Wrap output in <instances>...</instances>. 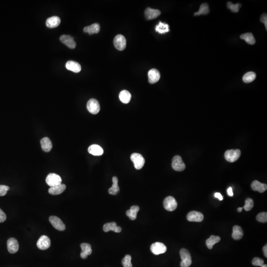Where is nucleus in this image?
Here are the masks:
<instances>
[{"instance_id":"obj_1","label":"nucleus","mask_w":267,"mask_h":267,"mask_svg":"<svg viewBox=\"0 0 267 267\" xmlns=\"http://www.w3.org/2000/svg\"><path fill=\"white\" fill-rule=\"evenodd\" d=\"M182 261L180 263L181 267H189L192 263L190 253L187 249L182 248L180 252Z\"/></svg>"},{"instance_id":"obj_2","label":"nucleus","mask_w":267,"mask_h":267,"mask_svg":"<svg viewBox=\"0 0 267 267\" xmlns=\"http://www.w3.org/2000/svg\"><path fill=\"white\" fill-rule=\"evenodd\" d=\"M131 159L133 162L136 169L140 170L143 168L145 163V159L140 154L134 153L131 155Z\"/></svg>"},{"instance_id":"obj_3","label":"nucleus","mask_w":267,"mask_h":267,"mask_svg":"<svg viewBox=\"0 0 267 267\" xmlns=\"http://www.w3.org/2000/svg\"><path fill=\"white\" fill-rule=\"evenodd\" d=\"M241 155V151L239 149L228 150L225 153V158L227 161L229 162H234L239 159Z\"/></svg>"},{"instance_id":"obj_4","label":"nucleus","mask_w":267,"mask_h":267,"mask_svg":"<svg viewBox=\"0 0 267 267\" xmlns=\"http://www.w3.org/2000/svg\"><path fill=\"white\" fill-rule=\"evenodd\" d=\"M177 201L173 196H167L164 200V207L167 211H174L177 208Z\"/></svg>"},{"instance_id":"obj_5","label":"nucleus","mask_w":267,"mask_h":267,"mask_svg":"<svg viewBox=\"0 0 267 267\" xmlns=\"http://www.w3.org/2000/svg\"><path fill=\"white\" fill-rule=\"evenodd\" d=\"M46 182L50 187L61 184L62 179L58 175L55 173H50L48 175L46 179Z\"/></svg>"},{"instance_id":"obj_6","label":"nucleus","mask_w":267,"mask_h":267,"mask_svg":"<svg viewBox=\"0 0 267 267\" xmlns=\"http://www.w3.org/2000/svg\"><path fill=\"white\" fill-rule=\"evenodd\" d=\"M172 167L174 170L177 171H184L185 168V164L179 155H176L172 159Z\"/></svg>"},{"instance_id":"obj_7","label":"nucleus","mask_w":267,"mask_h":267,"mask_svg":"<svg viewBox=\"0 0 267 267\" xmlns=\"http://www.w3.org/2000/svg\"><path fill=\"white\" fill-rule=\"evenodd\" d=\"M87 108L91 113L96 114L100 110V105L98 100L96 99H91L88 101Z\"/></svg>"},{"instance_id":"obj_8","label":"nucleus","mask_w":267,"mask_h":267,"mask_svg":"<svg viewBox=\"0 0 267 267\" xmlns=\"http://www.w3.org/2000/svg\"><path fill=\"white\" fill-rule=\"evenodd\" d=\"M150 250L154 255H158L164 253L167 251V247L163 243L156 242L151 245Z\"/></svg>"},{"instance_id":"obj_9","label":"nucleus","mask_w":267,"mask_h":267,"mask_svg":"<svg viewBox=\"0 0 267 267\" xmlns=\"http://www.w3.org/2000/svg\"><path fill=\"white\" fill-rule=\"evenodd\" d=\"M49 221L51 224L52 225V226L57 230L64 231L66 228L65 224L59 218V217L55 216H51L49 218Z\"/></svg>"},{"instance_id":"obj_10","label":"nucleus","mask_w":267,"mask_h":267,"mask_svg":"<svg viewBox=\"0 0 267 267\" xmlns=\"http://www.w3.org/2000/svg\"><path fill=\"white\" fill-rule=\"evenodd\" d=\"M113 43L115 47L119 51H123L126 47V40L122 35L116 36L114 39Z\"/></svg>"},{"instance_id":"obj_11","label":"nucleus","mask_w":267,"mask_h":267,"mask_svg":"<svg viewBox=\"0 0 267 267\" xmlns=\"http://www.w3.org/2000/svg\"><path fill=\"white\" fill-rule=\"evenodd\" d=\"M51 240L49 237L46 235H42L37 241V246L41 250H46L51 247Z\"/></svg>"},{"instance_id":"obj_12","label":"nucleus","mask_w":267,"mask_h":267,"mask_svg":"<svg viewBox=\"0 0 267 267\" xmlns=\"http://www.w3.org/2000/svg\"><path fill=\"white\" fill-rule=\"evenodd\" d=\"M187 220L189 222H201L203 220V215L198 211H193L187 215Z\"/></svg>"},{"instance_id":"obj_13","label":"nucleus","mask_w":267,"mask_h":267,"mask_svg":"<svg viewBox=\"0 0 267 267\" xmlns=\"http://www.w3.org/2000/svg\"><path fill=\"white\" fill-rule=\"evenodd\" d=\"M60 41L70 49H74L76 46V43L71 36L63 35L60 37Z\"/></svg>"},{"instance_id":"obj_14","label":"nucleus","mask_w":267,"mask_h":267,"mask_svg":"<svg viewBox=\"0 0 267 267\" xmlns=\"http://www.w3.org/2000/svg\"><path fill=\"white\" fill-rule=\"evenodd\" d=\"M7 250L11 254L16 253L19 249V244L15 238H10L7 242Z\"/></svg>"},{"instance_id":"obj_15","label":"nucleus","mask_w":267,"mask_h":267,"mask_svg":"<svg viewBox=\"0 0 267 267\" xmlns=\"http://www.w3.org/2000/svg\"><path fill=\"white\" fill-rule=\"evenodd\" d=\"M148 78L149 83L154 84L160 79V72L156 69H151L148 72Z\"/></svg>"},{"instance_id":"obj_16","label":"nucleus","mask_w":267,"mask_h":267,"mask_svg":"<svg viewBox=\"0 0 267 267\" xmlns=\"http://www.w3.org/2000/svg\"><path fill=\"white\" fill-rule=\"evenodd\" d=\"M161 12L158 10L148 7L145 12V18L148 20H152L157 18L160 16Z\"/></svg>"},{"instance_id":"obj_17","label":"nucleus","mask_w":267,"mask_h":267,"mask_svg":"<svg viewBox=\"0 0 267 267\" xmlns=\"http://www.w3.org/2000/svg\"><path fill=\"white\" fill-rule=\"evenodd\" d=\"M251 188L254 191H257L259 193H263L267 190V185L255 180H254L251 184Z\"/></svg>"},{"instance_id":"obj_18","label":"nucleus","mask_w":267,"mask_h":267,"mask_svg":"<svg viewBox=\"0 0 267 267\" xmlns=\"http://www.w3.org/2000/svg\"><path fill=\"white\" fill-rule=\"evenodd\" d=\"M65 66L67 69L75 73H78L80 72L81 70V66L76 61H72V60L67 61Z\"/></svg>"},{"instance_id":"obj_19","label":"nucleus","mask_w":267,"mask_h":267,"mask_svg":"<svg viewBox=\"0 0 267 267\" xmlns=\"http://www.w3.org/2000/svg\"><path fill=\"white\" fill-rule=\"evenodd\" d=\"M66 188V185L61 184L59 185L51 187L49 189V193L52 195H59L62 194L65 190Z\"/></svg>"},{"instance_id":"obj_20","label":"nucleus","mask_w":267,"mask_h":267,"mask_svg":"<svg viewBox=\"0 0 267 267\" xmlns=\"http://www.w3.org/2000/svg\"><path fill=\"white\" fill-rule=\"evenodd\" d=\"M88 151L90 154L95 156H100L104 154L103 149L98 145H93L89 146Z\"/></svg>"},{"instance_id":"obj_21","label":"nucleus","mask_w":267,"mask_h":267,"mask_svg":"<svg viewBox=\"0 0 267 267\" xmlns=\"http://www.w3.org/2000/svg\"><path fill=\"white\" fill-rule=\"evenodd\" d=\"M46 25L49 28H55L60 24V19L58 16H54L49 17L46 21Z\"/></svg>"},{"instance_id":"obj_22","label":"nucleus","mask_w":267,"mask_h":267,"mask_svg":"<svg viewBox=\"0 0 267 267\" xmlns=\"http://www.w3.org/2000/svg\"><path fill=\"white\" fill-rule=\"evenodd\" d=\"M243 235V231L240 226L235 225L233 228L232 238L234 240H239L242 239Z\"/></svg>"},{"instance_id":"obj_23","label":"nucleus","mask_w":267,"mask_h":267,"mask_svg":"<svg viewBox=\"0 0 267 267\" xmlns=\"http://www.w3.org/2000/svg\"><path fill=\"white\" fill-rule=\"evenodd\" d=\"M41 145L43 150L46 153L50 152L53 147L51 140L47 137L44 138L41 140Z\"/></svg>"},{"instance_id":"obj_24","label":"nucleus","mask_w":267,"mask_h":267,"mask_svg":"<svg viewBox=\"0 0 267 267\" xmlns=\"http://www.w3.org/2000/svg\"><path fill=\"white\" fill-rule=\"evenodd\" d=\"M139 210L140 208L139 206L133 205L131 207L130 209L127 210L126 214L131 220L134 221L137 218V213Z\"/></svg>"},{"instance_id":"obj_25","label":"nucleus","mask_w":267,"mask_h":267,"mask_svg":"<svg viewBox=\"0 0 267 267\" xmlns=\"http://www.w3.org/2000/svg\"><path fill=\"white\" fill-rule=\"evenodd\" d=\"M100 25L98 23H94L91 25L86 26L84 28V31L89 33V34H93L99 33L100 31Z\"/></svg>"},{"instance_id":"obj_26","label":"nucleus","mask_w":267,"mask_h":267,"mask_svg":"<svg viewBox=\"0 0 267 267\" xmlns=\"http://www.w3.org/2000/svg\"><path fill=\"white\" fill-rule=\"evenodd\" d=\"M112 182H113V184L112 187L109 189V193L111 195H116L118 194L120 190L119 187L118 185V178L115 176L113 177Z\"/></svg>"},{"instance_id":"obj_27","label":"nucleus","mask_w":267,"mask_h":267,"mask_svg":"<svg viewBox=\"0 0 267 267\" xmlns=\"http://www.w3.org/2000/svg\"><path fill=\"white\" fill-rule=\"evenodd\" d=\"M220 240H221V238L219 236L211 235L210 238L206 240V246L209 249H212L213 245L217 243H218Z\"/></svg>"},{"instance_id":"obj_28","label":"nucleus","mask_w":267,"mask_h":267,"mask_svg":"<svg viewBox=\"0 0 267 267\" xmlns=\"http://www.w3.org/2000/svg\"><path fill=\"white\" fill-rule=\"evenodd\" d=\"M169 30L168 24L166 23H162L161 21H160L158 24L155 27L156 32L161 34L168 32Z\"/></svg>"},{"instance_id":"obj_29","label":"nucleus","mask_w":267,"mask_h":267,"mask_svg":"<svg viewBox=\"0 0 267 267\" xmlns=\"http://www.w3.org/2000/svg\"><path fill=\"white\" fill-rule=\"evenodd\" d=\"M120 100L124 104H128L131 99V95L130 92L127 90H123L120 93Z\"/></svg>"},{"instance_id":"obj_30","label":"nucleus","mask_w":267,"mask_h":267,"mask_svg":"<svg viewBox=\"0 0 267 267\" xmlns=\"http://www.w3.org/2000/svg\"><path fill=\"white\" fill-rule=\"evenodd\" d=\"M240 38L243 40L245 41L248 44L251 45H253L254 44H255L256 42L255 38L254 37L252 33H247L243 34H242L240 36Z\"/></svg>"},{"instance_id":"obj_31","label":"nucleus","mask_w":267,"mask_h":267,"mask_svg":"<svg viewBox=\"0 0 267 267\" xmlns=\"http://www.w3.org/2000/svg\"><path fill=\"white\" fill-rule=\"evenodd\" d=\"M210 12L209 6L207 3H203L200 6V9L198 12L194 13V16L207 15Z\"/></svg>"},{"instance_id":"obj_32","label":"nucleus","mask_w":267,"mask_h":267,"mask_svg":"<svg viewBox=\"0 0 267 267\" xmlns=\"http://www.w3.org/2000/svg\"><path fill=\"white\" fill-rule=\"evenodd\" d=\"M256 75L253 72H249L246 73L243 78V81L245 83H249L252 82L255 79Z\"/></svg>"},{"instance_id":"obj_33","label":"nucleus","mask_w":267,"mask_h":267,"mask_svg":"<svg viewBox=\"0 0 267 267\" xmlns=\"http://www.w3.org/2000/svg\"><path fill=\"white\" fill-rule=\"evenodd\" d=\"M80 247L82 249V252L86 254L87 256L90 255L92 253L91 245L89 243H83L82 244H81Z\"/></svg>"},{"instance_id":"obj_34","label":"nucleus","mask_w":267,"mask_h":267,"mask_svg":"<svg viewBox=\"0 0 267 267\" xmlns=\"http://www.w3.org/2000/svg\"><path fill=\"white\" fill-rule=\"evenodd\" d=\"M116 226H117V224L115 222L107 223L104 225L103 230L105 232H108L110 231H114Z\"/></svg>"},{"instance_id":"obj_35","label":"nucleus","mask_w":267,"mask_h":267,"mask_svg":"<svg viewBox=\"0 0 267 267\" xmlns=\"http://www.w3.org/2000/svg\"><path fill=\"white\" fill-rule=\"evenodd\" d=\"M254 206L253 200L250 198H247L245 200V205L243 206V208L244 209L245 211H249L253 208Z\"/></svg>"},{"instance_id":"obj_36","label":"nucleus","mask_w":267,"mask_h":267,"mask_svg":"<svg viewBox=\"0 0 267 267\" xmlns=\"http://www.w3.org/2000/svg\"><path fill=\"white\" fill-rule=\"evenodd\" d=\"M132 257L130 255H126L122 260V264L124 267H133L131 263Z\"/></svg>"},{"instance_id":"obj_37","label":"nucleus","mask_w":267,"mask_h":267,"mask_svg":"<svg viewBox=\"0 0 267 267\" xmlns=\"http://www.w3.org/2000/svg\"><path fill=\"white\" fill-rule=\"evenodd\" d=\"M227 6L233 12H238L239 11V7H241V5L240 4H233L231 2H229L227 3Z\"/></svg>"},{"instance_id":"obj_38","label":"nucleus","mask_w":267,"mask_h":267,"mask_svg":"<svg viewBox=\"0 0 267 267\" xmlns=\"http://www.w3.org/2000/svg\"><path fill=\"white\" fill-rule=\"evenodd\" d=\"M256 219L258 222L261 223H267V213L261 212L259 213L256 217Z\"/></svg>"},{"instance_id":"obj_39","label":"nucleus","mask_w":267,"mask_h":267,"mask_svg":"<svg viewBox=\"0 0 267 267\" xmlns=\"http://www.w3.org/2000/svg\"><path fill=\"white\" fill-rule=\"evenodd\" d=\"M252 263L254 266L262 267V266L264 264V261L262 259L258 257H255L253 259Z\"/></svg>"},{"instance_id":"obj_40","label":"nucleus","mask_w":267,"mask_h":267,"mask_svg":"<svg viewBox=\"0 0 267 267\" xmlns=\"http://www.w3.org/2000/svg\"><path fill=\"white\" fill-rule=\"evenodd\" d=\"M10 189V187L7 185H0V196H3L6 195Z\"/></svg>"},{"instance_id":"obj_41","label":"nucleus","mask_w":267,"mask_h":267,"mask_svg":"<svg viewBox=\"0 0 267 267\" xmlns=\"http://www.w3.org/2000/svg\"><path fill=\"white\" fill-rule=\"evenodd\" d=\"M260 21L265 25L266 30L267 29V15L266 14H263L260 18Z\"/></svg>"},{"instance_id":"obj_42","label":"nucleus","mask_w":267,"mask_h":267,"mask_svg":"<svg viewBox=\"0 0 267 267\" xmlns=\"http://www.w3.org/2000/svg\"><path fill=\"white\" fill-rule=\"evenodd\" d=\"M7 219V216L4 211L0 209V223H3Z\"/></svg>"},{"instance_id":"obj_43","label":"nucleus","mask_w":267,"mask_h":267,"mask_svg":"<svg viewBox=\"0 0 267 267\" xmlns=\"http://www.w3.org/2000/svg\"><path fill=\"white\" fill-rule=\"evenodd\" d=\"M214 196L215 198H218L220 200H222L223 199V196H222V195H221L220 193H215L214 194Z\"/></svg>"},{"instance_id":"obj_44","label":"nucleus","mask_w":267,"mask_h":267,"mask_svg":"<svg viewBox=\"0 0 267 267\" xmlns=\"http://www.w3.org/2000/svg\"><path fill=\"white\" fill-rule=\"evenodd\" d=\"M227 192H228V194L229 196H233L234 195V194H233V189H232V187H229V188L228 189V190H227Z\"/></svg>"},{"instance_id":"obj_45","label":"nucleus","mask_w":267,"mask_h":267,"mask_svg":"<svg viewBox=\"0 0 267 267\" xmlns=\"http://www.w3.org/2000/svg\"><path fill=\"white\" fill-rule=\"evenodd\" d=\"M263 251L264 254V256L266 257V258L267 257V244L265 245L264 247L263 248Z\"/></svg>"},{"instance_id":"obj_46","label":"nucleus","mask_w":267,"mask_h":267,"mask_svg":"<svg viewBox=\"0 0 267 267\" xmlns=\"http://www.w3.org/2000/svg\"><path fill=\"white\" fill-rule=\"evenodd\" d=\"M122 231V229H121V227H119V226H116V228H115L114 231V232H115V233H120Z\"/></svg>"},{"instance_id":"obj_47","label":"nucleus","mask_w":267,"mask_h":267,"mask_svg":"<svg viewBox=\"0 0 267 267\" xmlns=\"http://www.w3.org/2000/svg\"><path fill=\"white\" fill-rule=\"evenodd\" d=\"M80 256L81 258L83 259H87V257H88V256L86 254H85L82 252H81V253Z\"/></svg>"},{"instance_id":"obj_48","label":"nucleus","mask_w":267,"mask_h":267,"mask_svg":"<svg viewBox=\"0 0 267 267\" xmlns=\"http://www.w3.org/2000/svg\"><path fill=\"white\" fill-rule=\"evenodd\" d=\"M243 207L238 208V209H237V211H238L239 213L242 212V211H243Z\"/></svg>"},{"instance_id":"obj_49","label":"nucleus","mask_w":267,"mask_h":267,"mask_svg":"<svg viewBox=\"0 0 267 267\" xmlns=\"http://www.w3.org/2000/svg\"><path fill=\"white\" fill-rule=\"evenodd\" d=\"M261 267H267V265L266 264H263Z\"/></svg>"}]
</instances>
